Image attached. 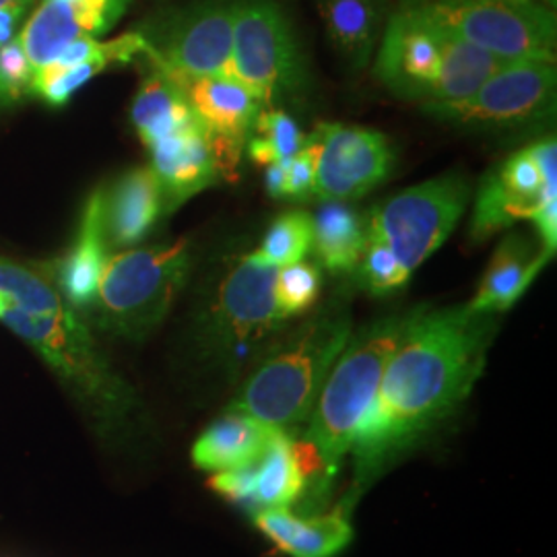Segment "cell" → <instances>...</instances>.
Returning a JSON list of instances; mask_svg holds the SVG:
<instances>
[{
    "instance_id": "obj_1",
    "label": "cell",
    "mask_w": 557,
    "mask_h": 557,
    "mask_svg": "<svg viewBox=\"0 0 557 557\" xmlns=\"http://www.w3.org/2000/svg\"><path fill=\"white\" fill-rule=\"evenodd\" d=\"M498 326V314L469 306H419L409 312L351 450L354 483L341 502L347 510L467 400L485 370Z\"/></svg>"
},
{
    "instance_id": "obj_2",
    "label": "cell",
    "mask_w": 557,
    "mask_h": 557,
    "mask_svg": "<svg viewBox=\"0 0 557 557\" xmlns=\"http://www.w3.org/2000/svg\"><path fill=\"white\" fill-rule=\"evenodd\" d=\"M354 333V312L345 296L331 298L277 341L242 379L227 411L244 413L298 436L338 354Z\"/></svg>"
},
{
    "instance_id": "obj_3",
    "label": "cell",
    "mask_w": 557,
    "mask_h": 557,
    "mask_svg": "<svg viewBox=\"0 0 557 557\" xmlns=\"http://www.w3.org/2000/svg\"><path fill=\"white\" fill-rule=\"evenodd\" d=\"M277 269L236 255L221 262L197 306L193 347L205 368L223 382H242L289 322L275 306Z\"/></svg>"
},
{
    "instance_id": "obj_4",
    "label": "cell",
    "mask_w": 557,
    "mask_h": 557,
    "mask_svg": "<svg viewBox=\"0 0 557 557\" xmlns=\"http://www.w3.org/2000/svg\"><path fill=\"white\" fill-rule=\"evenodd\" d=\"M372 60L384 87L423 106L471 96L504 64L425 17L409 0H398L388 15Z\"/></svg>"
},
{
    "instance_id": "obj_5",
    "label": "cell",
    "mask_w": 557,
    "mask_h": 557,
    "mask_svg": "<svg viewBox=\"0 0 557 557\" xmlns=\"http://www.w3.org/2000/svg\"><path fill=\"white\" fill-rule=\"evenodd\" d=\"M0 322L25 341L94 419L101 436L124 440L139 425V400L101 354L89 322L64 306L54 314H32L11 301Z\"/></svg>"
},
{
    "instance_id": "obj_6",
    "label": "cell",
    "mask_w": 557,
    "mask_h": 557,
    "mask_svg": "<svg viewBox=\"0 0 557 557\" xmlns=\"http://www.w3.org/2000/svg\"><path fill=\"white\" fill-rule=\"evenodd\" d=\"M409 312L382 317L351 333L320 388L304 432H299V436L317 444L333 483L343 460L358 442L379 393L384 368L407 326Z\"/></svg>"
},
{
    "instance_id": "obj_7",
    "label": "cell",
    "mask_w": 557,
    "mask_h": 557,
    "mask_svg": "<svg viewBox=\"0 0 557 557\" xmlns=\"http://www.w3.org/2000/svg\"><path fill=\"white\" fill-rule=\"evenodd\" d=\"M190 273L193 248L186 238L120 250L106 262L98 296L81 317L112 337L143 341L170 314Z\"/></svg>"
},
{
    "instance_id": "obj_8",
    "label": "cell",
    "mask_w": 557,
    "mask_h": 557,
    "mask_svg": "<svg viewBox=\"0 0 557 557\" xmlns=\"http://www.w3.org/2000/svg\"><path fill=\"white\" fill-rule=\"evenodd\" d=\"M232 73L262 108H283L308 94L306 59L277 0H234Z\"/></svg>"
},
{
    "instance_id": "obj_9",
    "label": "cell",
    "mask_w": 557,
    "mask_h": 557,
    "mask_svg": "<svg viewBox=\"0 0 557 557\" xmlns=\"http://www.w3.org/2000/svg\"><path fill=\"white\" fill-rule=\"evenodd\" d=\"M557 75L554 62H504L478 89L455 101L428 103L423 110L469 131L533 133L556 116Z\"/></svg>"
},
{
    "instance_id": "obj_10",
    "label": "cell",
    "mask_w": 557,
    "mask_h": 557,
    "mask_svg": "<svg viewBox=\"0 0 557 557\" xmlns=\"http://www.w3.org/2000/svg\"><path fill=\"white\" fill-rule=\"evenodd\" d=\"M425 17L502 62L556 60L554 11L531 0H409Z\"/></svg>"
},
{
    "instance_id": "obj_11",
    "label": "cell",
    "mask_w": 557,
    "mask_h": 557,
    "mask_svg": "<svg viewBox=\"0 0 557 557\" xmlns=\"http://www.w3.org/2000/svg\"><path fill=\"white\" fill-rule=\"evenodd\" d=\"M471 199L462 174L425 180L372 211L368 239L384 242L411 275L450 238Z\"/></svg>"
},
{
    "instance_id": "obj_12",
    "label": "cell",
    "mask_w": 557,
    "mask_h": 557,
    "mask_svg": "<svg viewBox=\"0 0 557 557\" xmlns=\"http://www.w3.org/2000/svg\"><path fill=\"white\" fill-rule=\"evenodd\" d=\"M147 57L161 71L178 77L232 73L234 0H199L140 32Z\"/></svg>"
},
{
    "instance_id": "obj_13",
    "label": "cell",
    "mask_w": 557,
    "mask_h": 557,
    "mask_svg": "<svg viewBox=\"0 0 557 557\" xmlns=\"http://www.w3.org/2000/svg\"><path fill=\"white\" fill-rule=\"evenodd\" d=\"M314 195L322 202L361 199L391 176L395 153L388 139L372 128L322 122Z\"/></svg>"
},
{
    "instance_id": "obj_14",
    "label": "cell",
    "mask_w": 557,
    "mask_h": 557,
    "mask_svg": "<svg viewBox=\"0 0 557 557\" xmlns=\"http://www.w3.org/2000/svg\"><path fill=\"white\" fill-rule=\"evenodd\" d=\"M170 77L178 83L184 98L202 124L221 180H236L239 158L262 110L259 98L234 73Z\"/></svg>"
},
{
    "instance_id": "obj_15",
    "label": "cell",
    "mask_w": 557,
    "mask_h": 557,
    "mask_svg": "<svg viewBox=\"0 0 557 557\" xmlns=\"http://www.w3.org/2000/svg\"><path fill=\"white\" fill-rule=\"evenodd\" d=\"M126 4L128 0H44L20 32L34 71L50 64L69 44L108 34L124 15Z\"/></svg>"
},
{
    "instance_id": "obj_16",
    "label": "cell",
    "mask_w": 557,
    "mask_h": 557,
    "mask_svg": "<svg viewBox=\"0 0 557 557\" xmlns=\"http://www.w3.org/2000/svg\"><path fill=\"white\" fill-rule=\"evenodd\" d=\"M103 205L106 188H98L89 195L83 207L79 230L69 252L62 259L44 264L46 273L52 277L59 289L60 298L79 314H83L98 296L101 275L106 262L110 259V246L106 239L103 223Z\"/></svg>"
},
{
    "instance_id": "obj_17",
    "label": "cell",
    "mask_w": 557,
    "mask_h": 557,
    "mask_svg": "<svg viewBox=\"0 0 557 557\" xmlns=\"http://www.w3.org/2000/svg\"><path fill=\"white\" fill-rule=\"evenodd\" d=\"M147 151L151 156L149 168L160 182L165 213L221 182L202 124L158 140Z\"/></svg>"
},
{
    "instance_id": "obj_18",
    "label": "cell",
    "mask_w": 557,
    "mask_h": 557,
    "mask_svg": "<svg viewBox=\"0 0 557 557\" xmlns=\"http://www.w3.org/2000/svg\"><path fill=\"white\" fill-rule=\"evenodd\" d=\"M349 515L351 510L343 504L310 517H296L289 508H271L255 515V527L285 556L335 557L354 539Z\"/></svg>"
},
{
    "instance_id": "obj_19",
    "label": "cell",
    "mask_w": 557,
    "mask_h": 557,
    "mask_svg": "<svg viewBox=\"0 0 557 557\" xmlns=\"http://www.w3.org/2000/svg\"><path fill=\"white\" fill-rule=\"evenodd\" d=\"M161 215H165L163 195L151 168L128 170L106 193L103 223L108 246L114 250L135 248L151 234Z\"/></svg>"
},
{
    "instance_id": "obj_20",
    "label": "cell",
    "mask_w": 557,
    "mask_h": 557,
    "mask_svg": "<svg viewBox=\"0 0 557 557\" xmlns=\"http://www.w3.org/2000/svg\"><path fill=\"white\" fill-rule=\"evenodd\" d=\"M552 259V255L522 234L502 239L479 283L478 294L467 306L483 314L510 310Z\"/></svg>"
},
{
    "instance_id": "obj_21",
    "label": "cell",
    "mask_w": 557,
    "mask_h": 557,
    "mask_svg": "<svg viewBox=\"0 0 557 557\" xmlns=\"http://www.w3.org/2000/svg\"><path fill=\"white\" fill-rule=\"evenodd\" d=\"M281 430L262 423L259 419L225 411L213 421L193 446V462L200 471L218 473L259 462L271 442Z\"/></svg>"
},
{
    "instance_id": "obj_22",
    "label": "cell",
    "mask_w": 557,
    "mask_h": 557,
    "mask_svg": "<svg viewBox=\"0 0 557 557\" xmlns=\"http://www.w3.org/2000/svg\"><path fill=\"white\" fill-rule=\"evenodd\" d=\"M329 41L354 71L366 69L388 21L386 0H314Z\"/></svg>"
},
{
    "instance_id": "obj_23",
    "label": "cell",
    "mask_w": 557,
    "mask_h": 557,
    "mask_svg": "<svg viewBox=\"0 0 557 557\" xmlns=\"http://www.w3.org/2000/svg\"><path fill=\"white\" fill-rule=\"evenodd\" d=\"M131 120L145 147L200 124L178 83L156 64H151V71L140 83Z\"/></svg>"
},
{
    "instance_id": "obj_24",
    "label": "cell",
    "mask_w": 557,
    "mask_h": 557,
    "mask_svg": "<svg viewBox=\"0 0 557 557\" xmlns=\"http://www.w3.org/2000/svg\"><path fill=\"white\" fill-rule=\"evenodd\" d=\"M312 252L333 275L354 273L368 244V223L347 202H322L312 218Z\"/></svg>"
},
{
    "instance_id": "obj_25",
    "label": "cell",
    "mask_w": 557,
    "mask_h": 557,
    "mask_svg": "<svg viewBox=\"0 0 557 557\" xmlns=\"http://www.w3.org/2000/svg\"><path fill=\"white\" fill-rule=\"evenodd\" d=\"M537 202L539 200H529L517 195L499 176L498 168L487 172L481 180L473 207L471 239L485 242L508 230L512 223L529 220Z\"/></svg>"
},
{
    "instance_id": "obj_26",
    "label": "cell",
    "mask_w": 557,
    "mask_h": 557,
    "mask_svg": "<svg viewBox=\"0 0 557 557\" xmlns=\"http://www.w3.org/2000/svg\"><path fill=\"white\" fill-rule=\"evenodd\" d=\"M292 436L281 432L257 462V498L260 510L289 508L304 496V481L289 448Z\"/></svg>"
},
{
    "instance_id": "obj_27",
    "label": "cell",
    "mask_w": 557,
    "mask_h": 557,
    "mask_svg": "<svg viewBox=\"0 0 557 557\" xmlns=\"http://www.w3.org/2000/svg\"><path fill=\"white\" fill-rule=\"evenodd\" d=\"M0 294L32 314H54L66 306L41 264L27 267L4 257H0Z\"/></svg>"
},
{
    "instance_id": "obj_28",
    "label": "cell",
    "mask_w": 557,
    "mask_h": 557,
    "mask_svg": "<svg viewBox=\"0 0 557 557\" xmlns=\"http://www.w3.org/2000/svg\"><path fill=\"white\" fill-rule=\"evenodd\" d=\"M312 215L306 211H287L273 221L252 257L281 269L306 259L312 252Z\"/></svg>"
},
{
    "instance_id": "obj_29",
    "label": "cell",
    "mask_w": 557,
    "mask_h": 557,
    "mask_svg": "<svg viewBox=\"0 0 557 557\" xmlns=\"http://www.w3.org/2000/svg\"><path fill=\"white\" fill-rule=\"evenodd\" d=\"M322 273L320 267L299 260L294 264L281 267L275 275V306L278 319L292 322L301 314L310 312L320 298Z\"/></svg>"
},
{
    "instance_id": "obj_30",
    "label": "cell",
    "mask_w": 557,
    "mask_h": 557,
    "mask_svg": "<svg viewBox=\"0 0 557 557\" xmlns=\"http://www.w3.org/2000/svg\"><path fill=\"white\" fill-rule=\"evenodd\" d=\"M354 275L359 285L374 296H388L405 287V283L411 277L395 257V252L379 239H368Z\"/></svg>"
},
{
    "instance_id": "obj_31",
    "label": "cell",
    "mask_w": 557,
    "mask_h": 557,
    "mask_svg": "<svg viewBox=\"0 0 557 557\" xmlns=\"http://www.w3.org/2000/svg\"><path fill=\"white\" fill-rule=\"evenodd\" d=\"M34 75L20 36L0 48V112L34 98Z\"/></svg>"
},
{
    "instance_id": "obj_32",
    "label": "cell",
    "mask_w": 557,
    "mask_h": 557,
    "mask_svg": "<svg viewBox=\"0 0 557 557\" xmlns=\"http://www.w3.org/2000/svg\"><path fill=\"white\" fill-rule=\"evenodd\" d=\"M252 133L273 147L278 161L292 160L308 140V137L299 131L298 122L283 108L260 110Z\"/></svg>"
},
{
    "instance_id": "obj_33",
    "label": "cell",
    "mask_w": 557,
    "mask_h": 557,
    "mask_svg": "<svg viewBox=\"0 0 557 557\" xmlns=\"http://www.w3.org/2000/svg\"><path fill=\"white\" fill-rule=\"evenodd\" d=\"M207 485L225 499L227 504L236 506L239 510H246L250 515H257L260 510L257 498V462L246 465L238 469L218 471L207 481Z\"/></svg>"
},
{
    "instance_id": "obj_34",
    "label": "cell",
    "mask_w": 557,
    "mask_h": 557,
    "mask_svg": "<svg viewBox=\"0 0 557 557\" xmlns=\"http://www.w3.org/2000/svg\"><path fill=\"white\" fill-rule=\"evenodd\" d=\"M319 140L310 135L306 145L285 165V199L308 200L314 195V178L319 163Z\"/></svg>"
},
{
    "instance_id": "obj_35",
    "label": "cell",
    "mask_w": 557,
    "mask_h": 557,
    "mask_svg": "<svg viewBox=\"0 0 557 557\" xmlns=\"http://www.w3.org/2000/svg\"><path fill=\"white\" fill-rule=\"evenodd\" d=\"M27 2H13L0 7V48L20 36L21 23L27 13Z\"/></svg>"
},
{
    "instance_id": "obj_36",
    "label": "cell",
    "mask_w": 557,
    "mask_h": 557,
    "mask_svg": "<svg viewBox=\"0 0 557 557\" xmlns=\"http://www.w3.org/2000/svg\"><path fill=\"white\" fill-rule=\"evenodd\" d=\"M285 165L287 161L264 165V188L273 199L285 200Z\"/></svg>"
},
{
    "instance_id": "obj_37",
    "label": "cell",
    "mask_w": 557,
    "mask_h": 557,
    "mask_svg": "<svg viewBox=\"0 0 557 557\" xmlns=\"http://www.w3.org/2000/svg\"><path fill=\"white\" fill-rule=\"evenodd\" d=\"M13 2H27V4H32L34 0H0V7H4V4H13Z\"/></svg>"
},
{
    "instance_id": "obj_38",
    "label": "cell",
    "mask_w": 557,
    "mask_h": 557,
    "mask_svg": "<svg viewBox=\"0 0 557 557\" xmlns=\"http://www.w3.org/2000/svg\"><path fill=\"white\" fill-rule=\"evenodd\" d=\"M9 301H11V299L4 298V296H2V294H0V312H2V310H4V306H7V304H9Z\"/></svg>"
},
{
    "instance_id": "obj_39",
    "label": "cell",
    "mask_w": 557,
    "mask_h": 557,
    "mask_svg": "<svg viewBox=\"0 0 557 557\" xmlns=\"http://www.w3.org/2000/svg\"><path fill=\"white\" fill-rule=\"evenodd\" d=\"M57 2H75V0H57Z\"/></svg>"
},
{
    "instance_id": "obj_40",
    "label": "cell",
    "mask_w": 557,
    "mask_h": 557,
    "mask_svg": "<svg viewBox=\"0 0 557 557\" xmlns=\"http://www.w3.org/2000/svg\"><path fill=\"white\" fill-rule=\"evenodd\" d=\"M517 2H522V0H517Z\"/></svg>"
}]
</instances>
